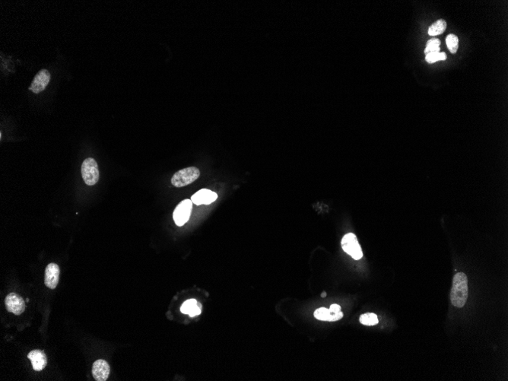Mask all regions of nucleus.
Segmentation results:
<instances>
[{"mask_svg": "<svg viewBox=\"0 0 508 381\" xmlns=\"http://www.w3.org/2000/svg\"><path fill=\"white\" fill-rule=\"evenodd\" d=\"M110 366L106 361L100 359L94 362L92 366V375L97 381H105L110 375Z\"/></svg>", "mask_w": 508, "mask_h": 381, "instance_id": "10", "label": "nucleus"}, {"mask_svg": "<svg viewBox=\"0 0 508 381\" xmlns=\"http://www.w3.org/2000/svg\"><path fill=\"white\" fill-rule=\"evenodd\" d=\"M326 296H327V293L325 292H323L322 295H321V298H325Z\"/></svg>", "mask_w": 508, "mask_h": 381, "instance_id": "20", "label": "nucleus"}, {"mask_svg": "<svg viewBox=\"0 0 508 381\" xmlns=\"http://www.w3.org/2000/svg\"><path fill=\"white\" fill-rule=\"evenodd\" d=\"M440 41L437 38L429 40L427 42V47L424 50V54L427 55V54H433V53L440 52Z\"/></svg>", "mask_w": 508, "mask_h": 381, "instance_id": "17", "label": "nucleus"}, {"mask_svg": "<svg viewBox=\"0 0 508 381\" xmlns=\"http://www.w3.org/2000/svg\"><path fill=\"white\" fill-rule=\"evenodd\" d=\"M468 298V279L465 273H458L453 279L450 300L452 305L458 308H462L466 305Z\"/></svg>", "mask_w": 508, "mask_h": 381, "instance_id": "1", "label": "nucleus"}, {"mask_svg": "<svg viewBox=\"0 0 508 381\" xmlns=\"http://www.w3.org/2000/svg\"><path fill=\"white\" fill-rule=\"evenodd\" d=\"M50 73L47 70H40L34 76L32 82L29 87L30 91L34 94H39L47 88V84L50 82Z\"/></svg>", "mask_w": 508, "mask_h": 381, "instance_id": "6", "label": "nucleus"}, {"mask_svg": "<svg viewBox=\"0 0 508 381\" xmlns=\"http://www.w3.org/2000/svg\"><path fill=\"white\" fill-rule=\"evenodd\" d=\"M82 177L87 186H94L98 182L99 169L97 162L92 157L86 158L81 167Z\"/></svg>", "mask_w": 508, "mask_h": 381, "instance_id": "3", "label": "nucleus"}, {"mask_svg": "<svg viewBox=\"0 0 508 381\" xmlns=\"http://www.w3.org/2000/svg\"><path fill=\"white\" fill-rule=\"evenodd\" d=\"M341 244L344 251L350 255L354 260H358L362 258V250L354 233H348L345 234L341 240Z\"/></svg>", "mask_w": 508, "mask_h": 381, "instance_id": "4", "label": "nucleus"}, {"mask_svg": "<svg viewBox=\"0 0 508 381\" xmlns=\"http://www.w3.org/2000/svg\"><path fill=\"white\" fill-rule=\"evenodd\" d=\"M314 316L317 319L322 320V321L334 322L339 320L343 317V313L341 311H339V313H334V312L330 311V309L321 307V308L317 309L315 310Z\"/></svg>", "mask_w": 508, "mask_h": 381, "instance_id": "12", "label": "nucleus"}, {"mask_svg": "<svg viewBox=\"0 0 508 381\" xmlns=\"http://www.w3.org/2000/svg\"><path fill=\"white\" fill-rule=\"evenodd\" d=\"M200 176V171L196 167H189L181 169L173 174L171 178L172 185L175 187H183L189 185L197 180Z\"/></svg>", "mask_w": 508, "mask_h": 381, "instance_id": "2", "label": "nucleus"}, {"mask_svg": "<svg viewBox=\"0 0 508 381\" xmlns=\"http://www.w3.org/2000/svg\"><path fill=\"white\" fill-rule=\"evenodd\" d=\"M5 307L10 313L20 315L24 311L25 304L21 296L15 293H10L5 300Z\"/></svg>", "mask_w": 508, "mask_h": 381, "instance_id": "7", "label": "nucleus"}, {"mask_svg": "<svg viewBox=\"0 0 508 381\" xmlns=\"http://www.w3.org/2000/svg\"><path fill=\"white\" fill-rule=\"evenodd\" d=\"M447 57V54L444 52L433 53V54L426 55L425 60L430 64L440 61V60H445Z\"/></svg>", "mask_w": 508, "mask_h": 381, "instance_id": "18", "label": "nucleus"}, {"mask_svg": "<svg viewBox=\"0 0 508 381\" xmlns=\"http://www.w3.org/2000/svg\"><path fill=\"white\" fill-rule=\"evenodd\" d=\"M330 311L334 312V313H339V312L341 311V306L339 305L334 304V305L330 306Z\"/></svg>", "mask_w": 508, "mask_h": 381, "instance_id": "19", "label": "nucleus"}, {"mask_svg": "<svg viewBox=\"0 0 508 381\" xmlns=\"http://www.w3.org/2000/svg\"><path fill=\"white\" fill-rule=\"evenodd\" d=\"M218 199L217 193L208 189H202L196 192L191 197L192 202L196 206L209 205Z\"/></svg>", "mask_w": 508, "mask_h": 381, "instance_id": "9", "label": "nucleus"}, {"mask_svg": "<svg viewBox=\"0 0 508 381\" xmlns=\"http://www.w3.org/2000/svg\"><path fill=\"white\" fill-rule=\"evenodd\" d=\"M193 204L191 200H184L175 208L173 219L176 226L181 227L187 223L191 216Z\"/></svg>", "mask_w": 508, "mask_h": 381, "instance_id": "5", "label": "nucleus"}, {"mask_svg": "<svg viewBox=\"0 0 508 381\" xmlns=\"http://www.w3.org/2000/svg\"><path fill=\"white\" fill-rule=\"evenodd\" d=\"M446 44H447L449 51L451 52V54H456L457 51H458L459 39L457 38V36L455 35V34H450L447 36V38H446Z\"/></svg>", "mask_w": 508, "mask_h": 381, "instance_id": "16", "label": "nucleus"}, {"mask_svg": "<svg viewBox=\"0 0 508 381\" xmlns=\"http://www.w3.org/2000/svg\"><path fill=\"white\" fill-rule=\"evenodd\" d=\"M181 312L188 313L190 316H195L201 313V305L195 299L186 301L181 306Z\"/></svg>", "mask_w": 508, "mask_h": 381, "instance_id": "13", "label": "nucleus"}, {"mask_svg": "<svg viewBox=\"0 0 508 381\" xmlns=\"http://www.w3.org/2000/svg\"><path fill=\"white\" fill-rule=\"evenodd\" d=\"M60 267L56 263H50L46 267L44 283L49 289H54L58 285L60 278Z\"/></svg>", "mask_w": 508, "mask_h": 381, "instance_id": "8", "label": "nucleus"}, {"mask_svg": "<svg viewBox=\"0 0 508 381\" xmlns=\"http://www.w3.org/2000/svg\"><path fill=\"white\" fill-rule=\"evenodd\" d=\"M447 22L445 20L439 19L431 24L428 28V34L430 36L439 35L445 31Z\"/></svg>", "mask_w": 508, "mask_h": 381, "instance_id": "14", "label": "nucleus"}, {"mask_svg": "<svg viewBox=\"0 0 508 381\" xmlns=\"http://www.w3.org/2000/svg\"><path fill=\"white\" fill-rule=\"evenodd\" d=\"M28 357L31 360L33 368L36 372H41L47 365V356L43 351H31L28 354Z\"/></svg>", "mask_w": 508, "mask_h": 381, "instance_id": "11", "label": "nucleus"}, {"mask_svg": "<svg viewBox=\"0 0 508 381\" xmlns=\"http://www.w3.org/2000/svg\"><path fill=\"white\" fill-rule=\"evenodd\" d=\"M359 321L365 326H374L378 323L379 320L375 313H366L360 316Z\"/></svg>", "mask_w": 508, "mask_h": 381, "instance_id": "15", "label": "nucleus"}]
</instances>
